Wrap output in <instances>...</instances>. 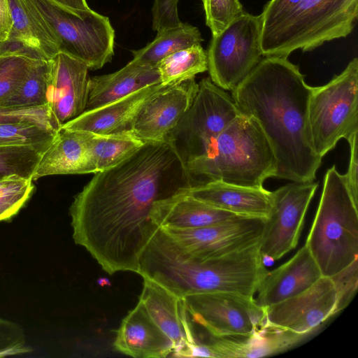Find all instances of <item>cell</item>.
I'll return each mask as SVG.
<instances>
[{
    "label": "cell",
    "mask_w": 358,
    "mask_h": 358,
    "mask_svg": "<svg viewBox=\"0 0 358 358\" xmlns=\"http://www.w3.org/2000/svg\"><path fill=\"white\" fill-rule=\"evenodd\" d=\"M185 163L168 141H148L95 176L74 197V242L107 273L138 272L155 227V203L192 186Z\"/></svg>",
    "instance_id": "1"
},
{
    "label": "cell",
    "mask_w": 358,
    "mask_h": 358,
    "mask_svg": "<svg viewBox=\"0 0 358 358\" xmlns=\"http://www.w3.org/2000/svg\"><path fill=\"white\" fill-rule=\"evenodd\" d=\"M313 87L287 57H264L231 91L239 112L252 117L268 139L276 160L274 178L313 182L322 164L308 124Z\"/></svg>",
    "instance_id": "2"
},
{
    "label": "cell",
    "mask_w": 358,
    "mask_h": 358,
    "mask_svg": "<svg viewBox=\"0 0 358 358\" xmlns=\"http://www.w3.org/2000/svg\"><path fill=\"white\" fill-rule=\"evenodd\" d=\"M185 166L192 185L222 181L253 187H263L277 169L273 149L260 126L252 117L241 113L204 154L187 162Z\"/></svg>",
    "instance_id": "3"
},
{
    "label": "cell",
    "mask_w": 358,
    "mask_h": 358,
    "mask_svg": "<svg viewBox=\"0 0 358 358\" xmlns=\"http://www.w3.org/2000/svg\"><path fill=\"white\" fill-rule=\"evenodd\" d=\"M357 207L344 174L334 165L325 173L318 208L305 243L323 276L331 277L358 259Z\"/></svg>",
    "instance_id": "4"
},
{
    "label": "cell",
    "mask_w": 358,
    "mask_h": 358,
    "mask_svg": "<svg viewBox=\"0 0 358 358\" xmlns=\"http://www.w3.org/2000/svg\"><path fill=\"white\" fill-rule=\"evenodd\" d=\"M358 17V0H301L270 34L261 39L264 57H287L311 51L324 43L345 38Z\"/></svg>",
    "instance_id": "5"
},
{
    "label": "cell",
    "mask_w": 358,
    "mask_h": 358,
    "mask_svg": "<svg viewBox=\"0 0 358 358\" xmlns=\"http://www.w3.org/2000/svg\"><path fill=\"white\" fill-rule=\"evenodd\" d=\"M358 59L327 83L313 87L308 124L315 152L322 158L341 138L358 133Z\"/></svg>",
    "instance_id": "6"
},
{
    "label": "cell",
    "mask_w": 358,
    "mask_h": 358,
    "mask_svg": "<svg viewBox=\"0 0 358 358\" xmlns=\"http://www.w3.org/2000/svg\"><path fill=\"white\" fill-rule=\"evenodd\" d=\"M189 108L168 136L184 162L204 154L217 136L241 114L231 96L202 79Z\"/></svg>",
    "instance_id": "7"
},
{
    "label": "cell",
    "mask_w": 358,
    "mask_h": 358,
    "mask_svg": "<svg viewBox=\"0 0 358 358\" xmlns=\"http://www.w3.org/2000/svg\"><path fill=\"white\" fill-rule=\"evenodd\" d=\"M260 15L248 13L212 36L207 53L212 82L225 91L234 90L264 57Z\"/></svg>",
    "instance_id": "8"
},
{
    "label": "cell",
    "mask_w": 358,
    "mask_h": 358,
    "mask_svg": "<svg viewBox=\"0 0 358 358\" xmlns=\"http://www.w3.org/2000/svg\"><path fill=\"white\" fill-rule=\"evenodd\" d=\"M184 301L189 318L213 336H248L266 325V308L254 296L216 292L189 295Z\"/></svg>",
    "instance_id": "9"
},
{
    "label": "cell",
    "mask_w": 358,
    "mask_h": 358,
    "mask_svg": "<svg viewBox=\"0 0 358 358\" xmlns=\"http://www.w3.org/2000/svg\"><path fill=\"white\" fill-rule=\"evenodd\" d=\"M318 184L292 182L272 192V206L258 244L264 259L278 260L298 244Z\"/></svg>",
    "instance_id": "10"
},
{
    "label": "cell",
    "mask_w": 358,
    "mask_h": 358,
    "mask_svg": "<svg viewBox=\"0 0 358 358\" xmlns=\"http://www.w3.org/2000/svg\"><path fill=\"white\" fill-rule=\"evenodd\" d=\"M266 218L238 215L196 229L159 227L187 255L199 260L220 257L258 244Z\"/></svg>",
    "instance_id": "11"
},
{
    "label": "cell",
    "mask_w": 358,
    "mask_h": 358,
    "mask_svg": "<svg viewBox=\"0 0 358 358\" xmlns=\"http://www.w3.org/2000/svg\"><path fill=\"white\" fill-rule=\"evenodd\" d=\"M337 294L330 277L322 276L304 292L266 308V324L299 334H310L336 314Z\"/></svg>",
    "instance_id": "12"
},
{
    "label": "cell",
    "mask_w": 358,
    "mask_h": 358,
    "mask_svg": "<svg viewBox=\"0 0 358 358\" xmlns=\"http://www.w3.org/2000/svg\"><path fill=\"white\" fill-rule=\"evenodd\" d=\"M194 78L170 85L148 100L136 114L131 133L143 142L163 141L189 108L197 92Z\"/></svg>",
    "instance_id": "13"
},
{
    "label": "cell",
    "mask_w": 358,
    "mask_h": 358,
    "mask_svg": "<svg viewBox=\"0 0 358 358\" xmlns=\"http://www.w3.org/2000/svg\"><path fill=\"white\" fill-rule=\"evenodd\" d=\"M49 64L48 104L60 129L65 123L86 110L88 93V66L81 61L62 52Z\"/></svg>",
    "instance_id": "14"
},
{
    "label": "cell",
    "mask_w": 358,
    "mask_h": 358,
    "mask_svg": "<svg viewBox=\"0 0 358 358\" xmlns=\"http://www.w3.org/2000/svg\"><path fill=\"white\" fill-rule=\"evenodd\" d=\"M309 334H299L269 326L248 336L216 337L192 346L190 357L255 358L284 352Z\"/></svg>",
    "instance_id": "15"
},
{
    "label": "cell",
    "mask_w": 358,
    "mask_h": 358,
    "mask_svg": "<svg viewBox=\"0 0 358 358\" xmlns=\"http://www.w3.org/2000/svg\"><path fill=\"white\" fill-rule=\"evenodd\" d=\"M138 301L157 325L172 341L174 350L171 356L182 357L189 347L196 343L184 299L155 281L143 278Z\"/></svg>",
    "instance_id": "16"
},
{
    "label": "cell",
    "mask_w": 358,
    "mask_h": 358,
    "mask_svg": "<svg viewBox=\"0 0 358 358\" xmlns=\"http://www.w3.org/2000/svg\"><path fill=\"white\" fill-rule=\"evenodd\" d=\"M322 276L318 265L304 245L289 260L267 271L257 289L255 301L266 308L304 292Z\"/></svg>",
    "instance_id": "17"
},
{
    "label": "cell",
    "mask_w": 358,
    "mask_h": 358,
    "mask_svg": "<svg viewBox=\"0 0 358 358\" xmlns=\"http://www.w3.org/2000/svg\"><path fill=\"white\" fill-rule=\"evenodd\" d=\"M169 85L160 83L147 86L116 101L86 110L60 129L98 134L131 132L133 121L141 106Z\"/></svg>",
    "instance_id": "18"
},
{
    "label": "cell",
    "mask_w": 358,
    "mask_h": 358,
    "mask_svg": "<svg viewBox=\"0 0 358 358\" xmlns=\"http://www.w3.org/2000/svg\"><path fill=\"white\" fill-rule=\"evenodd\" d=\"M113 347L116 351L135 358L166 357L174 350L172 341L139 301L116 329Z\"/></svg>",
    "instance_id": "19"
},
{
    "label": "cell",
    "mask_w": 358,
    "mask_h": 358,
    "mask_svg": "<svg viewBox=\"0 0 358 358\" xmlns=\"http://www.w3.org/2000/svg\"><path fill=\"white\" fill-rule=\"evenodd\" d=\"M180 192L243 216L266 218L272 206V192L263 187H245L222 181H211L192 185Z\"/></svg>",
    "instance_id": "20"
},
{
    "label": "cell",
    "mask_w": 358,
    "mask_h": 358,
    "mask_svg": "<svg viewBox=\"0 0 358 358\" xmlns=\"http://www.w3.org/2000/svg\"><path fill=\"white\" fill-rule=\"evenodd\" d=\"M13 27L8 39L0 44V54L15 53L48 61L60 50L55 38L24 0H8Z\"/></svg>",
    "instance_id": "21"
},
{
    "label": "cell",
    "mask_w": 358,
    "mask_h": 358,
    "mask_svg": "<svg viewBox=\"0 0 358 358\" xmlns=\"http://www.w3.org/2000/svg\"><path fill=\"white\" fill-rule=\"evenodd\" d=\"M180 191L155 203L151 219L157 227L196 229L220 224L238 216Z\"/></svg>",
    "instance_id": "22"
},
{
    "label": "cell",
    "mask_w": 358,
    "mask_h": 358,
    "mask_svg": "<svg viewBox=\"0 0 358 358\" xmlns=\"http://www.w3.org/2000/svg\"><path fill=\"white\" fill-rule=\"evenodd\" d=\"M96 173L86 131L60 129L44 152L33 180L52 175Z\"/></svg>",
    "instance_id": "23"
},
{
    "label": "cell",
    "mask_w": 358,
    "mask_h": 358,
    "mask_svg": "<svg viewBox=\"0 0 358 358\" xmlns=\"http://www.w3.org/2000/svg\"><path fill=\"white\" fill-rule=\"evenodd\" d=\"M160 83L157 66H144L131 60L114 73L90 78L85 111Z\"/></svg>",
    "instance_id": "24"
},
{
    "label": "cell",
    "mask_w": 358,
    "mask_h": 358,
    "mask_svg": "<svg viewBox=\"0 0 358 358\" xmlns=\"http://www.w3.org/2000/svg\"><path fill=\"white\" fill-rule=\"evenodd\" d=\"M203 41L199 29L188 23L157 31L154 40L138 50H133V61L144 66H156L164 58Z\"/></svg>",
    "instance_id": "25"
},
{
    "label": "cell",
    "mask_w": 358,
    "mask_h": 358,
    "mask_svg": "<svg viewBox=\"0 0 358 358\" xmlns=\"http://www.w3.org/2000/svg\"><path fill=\"white\" fill-rule=\"evenodd\" d=\"M86 134L96 173L119 164L144 143L131 132L98 134L86 131Z\"/></svg>",
    "instance_id": "26"
},
{
    "label": "cell",
    "mask_w": 358,
    "mask_h": 358,
    "mask_svg": "<svg viewBox=\"0 0 358 358\" xmlns=\"http://www.w3.org/2000/svg\"><path fill=\"white\" fill-rule=\"evenodd\" d=\"M156 66L162 83L175 84L208 71L207 53L201 44H196L169 55Z\"/></svg>",
    "instance_id": "27"
},
{
    "label": "cell",
    "mask_w": 358,
    "mask_h": 358,
    "mask_svg": "<svg viewBox=\"0 0 358 358\" xmlns=\"http://www.w3.org/2000/svg\"><path fill=\"white\" fill-rule=\"evenodd\" d=\"M52 142L0 145V178L17 176L33 179L44 152Z\"/></svg>",
    "instance_id": "28"
},
{
    "label": "cell",
    "mask_w": 358,
    "mask_h": 358,
    "mask_svg": "<svg viewBox=\"0 0 358 358\" xmlns=\"http://www.w3.org/2000/svg\"><path fill=\"white\" fill-rule=\"evenodd\" d=\"M48 61H39L22 82L8 106L34 107L48 104Z\"/></svg>",
    "instance_id": "29"
},
{
    "label": "cell",
    "mask_w": 358,
    "mask_h": 358,
    "mask_svg": "<svg viewBox=\"0 0 358 358\" xmlns=\"http://www.w3.org/2000/svg\"><path fill=\"white\" fill-rule=\"evenodd\" d=\"M39 61L20 54H0V106H8L22 82Z\"/></svg>",
    "instance_id": "30"
},
{
    "label": "cell",
    "mask_w": 358,
    "mask_h": 358,
    "mask_svg": "<svg viewBox=\"0 0 358 358\" xmlns=\"http://www.w3.org/2000/svg\"><path fill=\"white\" fill-rule=\"evenodd\" d=\"M59 130L31 122L0 124V145L51 143Z\"/></svg>",
    "instance_id": "31"
},
{
    "label": "cell",
    "mask_w": 358,
    "mask_h": 358,
    "mask_svg": "<svg viewBox=\"0 0 358 358\" xmlns=\"http://www.w3.org/2000/svg\"><path fill=\"white\" fill-rule=\"evenodd\" d=\"M33 179L17 176L0 178V221L10 220L31 196Z\"/></svg>",
    "instance_id": "32"
},
{
    "label": "cell",
    "mask_w": 358,
    "mask_h": 358,
    "mask_svg": "<svg viewBox=\"0 0 358 358\" xmlns=\"http://www.w3.org/2000/svg\"><path fill=\"white\" fill-rule=\"evenodd\" d=\"M205 13L206 24L212 36L219 34L234 20L244 12L238 0H201Z\"/></svg>",
    "instance_id": "33"
},
{
    "label": "cell",
    "mask_w": 358,
    "mask_h": 358,
    "mask_svg": "<svg viewBox=\"0 0 358 358\" xmlns=\"http://www.w3.org/2000/svg\"><path fill=\"white\" fill-rule=\"evenodd\" d=\"M23 121L35 122L59 130L48 105L34 107L0 106V124Z\"/></svg>",
    "instance_id": "34"
},
{
    "label": "cell",
    "mask_w": 358,
    "mask_h": 358,
    "mask_svg": "<svg viewBox=\"0 0 358 358\" xmlns=\"http://www.w3.org/2000/svg\"><path fill=\"white\" fill-rule=\"evenodd\" d=\"M358 259L345 268L332 275L337 294L336 313L344 309L355 295L358 285Z\"/></svg>",
    "instance_id": "35"
},
{
    "label": "cell",
    "mask_w": 358,
    "mask_h": 358,
    "mask_svg": "<svg viewBox=\"0 0 358 358\" xmlns=\"http://www.w3.org/2000/svg\"><path fill=\"white\" fill-rule=\"evenodd\" d=\"M301 0H270L259 15L262 38L273 31L298 6Z\"/></svg>",
    "instance_id": "36"
},
{
    "label": "cell",
    "mask_w": 358,
    "mask_h": 358,
    "mask_svg": "<svg viewBox=\"0 0 358 358\" xmlns=\"http://www.w3.org/2000/svg\"><path fill=\"white\" fill-rule=\"evenodd\" d=\"M29 352L23 330L17 324L0 318V357Z\"/></svg>",
    "instance_id": "37"
},
{
    "label": "cell",
    "mask_w": 358,
    "mask_h": 358,
    "mask_svg": "<svg viewBox=\"0 0 358 358\" xmlns=\"http://www.w3.org/2000/svg\"><path fill=\"white\" fill-rule=\"evenodd\" d=\"M178 0H154L152 8V29L156 31L180 25Z\"/></svg>",
    "instance_id": "38"
},
{
    "label": "cell",
    "mask_w": 358,
    "mask_h": 358,
    "mask_svg": "<svg viewBox=\"0 0 358 358\" xmlns=\"http://www.w3.org/2000/svg\"><path fill=\"white\" fill-rule=\"evenodd\" d=\"M357 134H355L348 140L350 145V161L347 173L344 174L350 194L357 205L358 204Z\"/></svg>",
    "instance_id": "39"
},
{
    "label": "cell",
    "mask_w": 358,
    "mask_h": 358,
    "mask_svg": "<svg viewBox=\"0 0 358 358\" xmlns=\"http://www.w3.org/2000/svg\"><path fill=\"white\" fill-rule=\"evenodd\" d=\"M13 27V18L8 0H0V44L6 41Z\"/></svg>",
    "instance_id": "40"
},
{
    "label": "cell",
    "mask_w": 358,
    "mask_h": 358,
    "mask_svg": "<svg viewBox=\"0 0 358 358\" xmlns=\"http://www.w3.org/2000/svg\"><path fill=\"white\" fill-rule=\"evenodd\" d=\"M57 4L73 12L86 10L89 6L85 0H51Z\"/></svg>",
    "instance_id": "41"
}]
</instances>
